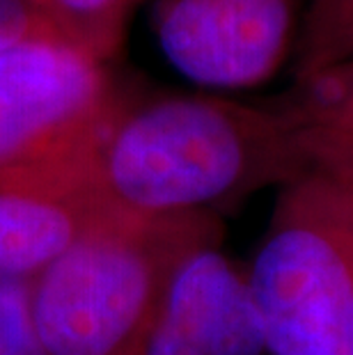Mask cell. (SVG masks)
Wrapping results in <instances>:
<instances>
[{
  "mask_svg": "<svg viewBox=\"0 0 353 355\" xmlns=\"http://www.w3.org/2000/svg\"><path fill=\"white\" fill-rule=\"evenodd\" d=\"M307 175L277 105L212 94L119 92L78 152L21 193L140 216H218Z\"/></svg>",
  "mask_w": 353,
  "mask_h": 355,
  "instance_id": "cell-1",
  "label": "cell"
},
{
  "mask_svg": "<svg viewBox=\"0 0 353 355\" xmlns=\"http://www.w3.org/2000/svg\"><path fill=\"white\" fill-rule=\"evenodd\" d=\"M221 241L209 214L140 216L110 209L33 277V316L46 355H129L186 257Z\"/></svg>",
  "mask_w": 353,
  "mask_h": 355,
  "instance_id": "cell-2",
  "label": "cell"
},
{
  "mask_svg": "<svg viewBox=\"0 0 353 355\" xmlns=\"http://www.w3.org/2000/svg\"><path fill=\"white\" fill-rule=\"evenodd\" d=\"M246 275L268 355H353V191L282 186Z\"/></svg>",
  "mask_w": 353,
  "mask_h": 355,
  "instance_id": "cell-3",
  "label": "cell"
},
{
  "mask_svg": "<svg viewBox=\"0 0 353 355\" xmlns=\"http://www.w3.org/2000/svg\"><path fill=\"white\" fill-rule=\"evenodd\" d=\"M119 92L106 64L67 42L0 49V188L19 191L78 152Z\"/></svg>",
  "mask_w": 353,
  "mask_h": 355,
  "instance_id": "cell-4",
  "label": "cell"
},
{
  "mask_svg": "<svg viewBox=\"0 0 353 355\" xmlns=\"http://www.w3.org/2000/svg\"><path fill=\"white\" fill-rule=\"evenodd\" d=\"M307 0H152L163 55L189 80L248 89L296 51Z\"/></svg>",
  "mask_w": 353,
  "mask_h": 355,
  "instance_id": "cell-5",
  "label": "cell"
},
{
  "mask_svg": "<svg viewBox=\"0 0 353 355\" xmlns=\"http://www.w3.org/2000/svg\"><path fill=\"white\" fill-rule=\"evenodd\" d=\"M218 243L186 257L129 355H268L246 268Z\"/></svg>",
  "mask_w": 353,
  "mask_h": 355,
  "instance_id": "cell-6",
  "label": "cell"
},
{
  "mask_svg": "<svg viewBox=\"0 0 353 355\" xmlns=\"http://www.w3.org/2000/svg\"><path fill=\"white\" fill-rule=\"evenodd\" d=\"M275 105L289 119L307 175L353 191V60L298 78Z\"/></svg>",
  "mask_w": 353,
  "mask_h": 355,
  "instance_id": "cell-7",
  "label": "cell"
},
{
  "mask_svg": "<svg viewBox=\"0 0 353 355\" xmlns=\"http://www.w3.org/2000/svg\"><path fill=\"white\" fill-rule=\"evenodd\" d=\"M103 211L106 207L0 188V277H37Z\"/></svg>",
  "mask_w": 353,
  "mask_h": 355,
  "instance_id": "cell-8",
  "label": "cell"
},
{
  "mask_svg": "<svg viewBox=\"0 0 353 355\" xmlns=\"http://www.w3.org/2000/svg\"><path fill=\"white\" fill-rule=\"evenodd\" d=\"M142 0H42L40 10L74 49L106 64L122 49L126 28Z\"/></svg>",
  "mask_w": 353,
  "mask_h": 355,
  "instance_id": "cell-9",
  "label": "cell"
},
{
  "mask_svg": "<svg viewBox=\"0 0 353 355\" xmlns=\"http://www.w3.org/2000/svg\"><path fill=\"white\" fill-rule=\"evenodd\" d=\"M296 60L298 78L353 60V0H307Z\"/></svg>",
  "mask_w": 353,
  "mask_h": 355,
  "instance_id": "cell-10",
  "label": "cell"
},
{
  "mask_svg": "<svg viewBox=\"0 0 353 355\" xmlns=\"http://www.w3.org/2000/svg\"><path fill=\"white\" fill-rule=\"evenodd\" d=\"M0 355H46L33 316V279L0 277Z\"/></svg>",
  "mask_w": 353,
  "mask_h": 355,
  "instance_id": "cell-11",
  "label": "cell"
},
{
  "mask_svg": "<svg viewBox=\"0 0 353 355\" xmlns=\"http://www.w3.org/2000/svg\"><path fill=\"white\" fill-rule=\"evenodd\" d=\"M28 40H60L35 0H0V49Z\"/></svg>",
  "mask_w": 353,
  "mask_h": 355,
  "instance_id": "cell-12",
  "label": "cell"
},
{
  "mask_svg": "<svg viewBox=\"0 0 353 355\" xmlns=\"http://www.w3.org/2000/svg\"><path fill=\"white\" fill-rule=\"evenodd\" d=\"M40 3H42V0H35V5H37V7H40Z\"/></svg>",
  "mask_w": 353,
  "mask_h": 355,
  "instance_id": "cell-13",
  "label": "cell"
}]
</instances>
